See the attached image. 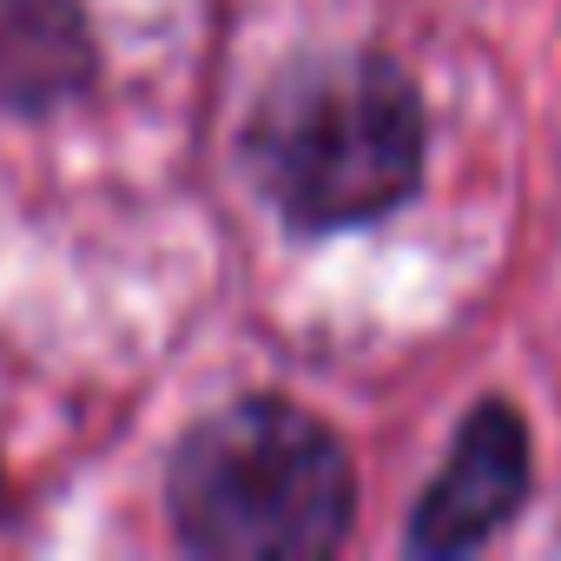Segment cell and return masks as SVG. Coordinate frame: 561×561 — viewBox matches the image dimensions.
<instances>
[{"label": "cell", "mask_w": 561, "mask_h": 561, "mask_svg": "<svg viewBox=\"0 0 561 561\" xmlns=\"http://www.w3.org/2000/svg\"><path fill=\"white\" fill-rule=\"evenodd\" d=\"M423 100L383 54H311L285 67L244 126L251 179L298 231H344L397 211L423 179Z\"/></svg>", "instance_id": "obj_1"}, {"label": "cell", "mask_w": 561, "mask_h": 561, "mask_svg": "<svg viewBox=\"0 0 561 561\" xmlns=\"http://www.w3.org/2000/svg\"><path fill=\"white\" fill-rule=\"evenodd\" d=\"M165 508L192 554L318 561L351 535L357 469L337 430L311 410L285 397H244L179 443Z\"/></svg>", "instance_id": "obj_2"}, {"label": "cell", "mask_w": 561, "mask_h": 561, "mask_svg": "<svg viewBox=\"0 0 561 561\" xmlns=\"http://www.w3.org/2000/svg\"><path fill=\"white\" fill-rule=\"evenodd\" d=\"M528 482H535V462H528L522 416L508 403H476L462 416L436 482L423 489V502L410 515V548L416 554H469V548H482L495 528H508Z\"/></svg>", "instance_id": "obj_3"}, {"label": "cell", "mask_w": 561, "mask_h": 561, "mask_svg": "<svg viewBox=\"0 0 561 561\" xmlns=\"http://www.w3.org/2000/svg\"><path fill=\"white\" fill-rule=\"evenodd\" d=\"M93 80L80 0H0V106L47 113Z\"/></svg>", "instance_id": "obj_4"}]
</instances>
